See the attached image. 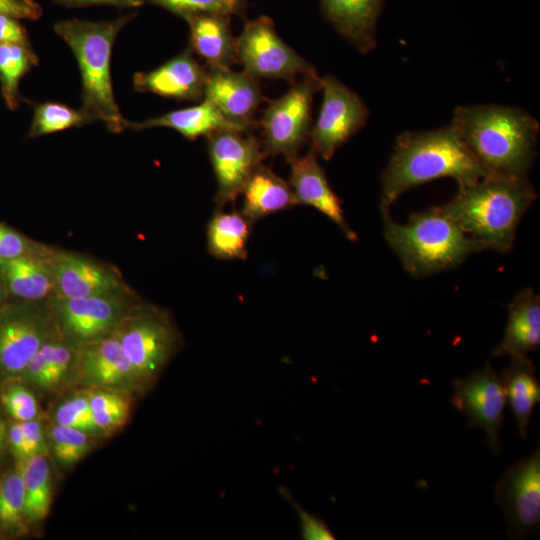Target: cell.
<instances>
[{
    "mask_svg": "<svg viewBox=\"0 0 540 540\" xmlns=\"http://www.w3.org/2000/svg\"><path fill=\"white\" fill-rule=\"evenodd\" d=\"M237 60L255 78L293 83L298 75L319 76L316 70L276 33L271 18L261 15L245 22L236 38Z\"/></svg>",
    "mask_w": 540,
    "mask_h": 540,
    "instance_id": "10",
    "label": "cell"
},
{
    "mask_svg": "<svg viewBox=\"0 0 540 540\" xmlns=\"http://www.w3.org/2000/svg\"><path fill=\"white\" fill-rule=\"evenodd\" d=\"M7 446L10 448V451L17 462L26 459L24 437L21 425L18 421H13L8 424Z\"/></svg>",
    "mask_w": 540,
    "mask_h": 540,
    "instance_id": "43",
    "label": "cell"
},
{
    "mask_svg": "<svg viewBox=\"0 0 540 540\" xmlns=\"http://www.w3.org/2000/svg\"><path fill=\"white\" fill-rule=\"evenodd\" d=\"M136 14L113 20H62L54 31L73 52L82 80V109L95 121H101L112 133L126 129V119L116 103L112 88L110 62L114 42Z\"/></svg>",
    "mask_w": 540,
    "mask_h": 540,
    "instance_id": "4",
    "label": "cell"
},
{
    "mask_svg": "<svg viewBox=\"0 0 540 540\" xmlns=\"http://www.w3.org/2000/svg\"><path fill=\"white\" fill-rule=\"evenodd\" d=\"M317 156L310 148L304 156H297L289 162V185L297 205H308L317 209L334 222L349 240L355 241L357 235L348 225L341 202L331 188Z\"/></svg>",
    "mask_w": 540,
    "mask_h": 540,
    "instance_id": "19",
    "label": "cell"
},
{
    "mask_svg": "<svg viewBox=\"0 0 540 540\" xmlns=\"http://www.w3.org/2000/svg\"><path fill=\"white\" fill-rule=\"evenodd\" d=\"M0 13L37 20L42 15V8L35 0H0Z\"/></svg>",
    "mask_w": 540,
    "mask_h": 540,
    "instance_id": "42",
    "label": "cell"
},
{
    "mask_svg": "<svg viewBox=\"0 0 540 540\" xmlns=\"http://www.w3.org/2000/svg\"><path fill=\"white\" fill-rule=\"evenodd\" d=\"M486 174L451 123L435 130L404 132L383 171L379 207L383 216L389 215L394 202L415 186L450 177L459 187Z\"/></svg>",
    "mask_w": 540,
    "mask_h": 540,
    "instance_id": "1",
    "label": "cell"
},
{
    "mask_svg": "<svg viewBox=\"0 0 540 540\" xmlns=\"http://www.w3.org/2000/svg\"><path fill=\"white\" fill-rule=\"evenodd\" d=\"M495 501L505 517L512 539H523L539 530L540 449L511 465L494 488Z\"/></svg>",
    "mask_w": 540,
    "mask_h": 540,
    "instance_id": "12",
    "label": "cell"
},
{
    "mask_svg": "<svg viewBox=\"0 0 540 540\" xmlns=\"http://www.w3.org/2000/svg\"><path fill=\"white\" fill-rule=\"evenodd\" d=\"M87 396L92 413L130 409L131 393L107 388H82Z\"/></svg>",
    "mask_w": 540,
    "mask_h": 540,
    "instance_id": "37",
    "label": "cell"
},
{
    "mask_svg": "<svg viewBox=\"0 0 540 540\" xmlns=\"http://www.w3.org/2000/svg\"><path fill=\"white\" fill-rule=\"evenodd\" d=\"M540 346V297L532 289L517 293L508 306V321L502 341L492 355L528 358Z\"/></svg>",
    "mask_w": 540,
    "mask_h": 540,
    "instance_id": "21",
    "label": "cell"
},
{
    "mask_svg": "<svg viewBox=\"0 0 540 540\" xmlns=\"http://www.w3.org/2000/svg\"><path fill=\"white\" fill-rule=\"evenodd\" d=\"M93 122L95 120L82 108L75 109L52 101L38 103L34 105L28 137L35 138Z\"/></svg>",
    "mask_w": 540,
    "mask_h": 540,
    "instance_id": "31",
    "label": "cell"
},
{
    "mask_svg": "<svg viewBox=\"0 0 540 540\" xmlns=\"http://www.w3.org/2000/svg\"><path fill=\"white\" fill-rule=\"evenodd\" d=\"M234 1H236L237 3H239L243 7H245V5H246V0H234Z\"/></svg>",
    "mask_w": 540,
    "mask_h": 540,
    "instance_id": "47",
    "label": "cell"
},
{
    "mask_svg": "<svg viewBox=\"0 0 540 540\" xmlns=\"http://www.w3.org/2000/svg\"><path fill=\"white\" fill-rule=\"evenodd\" d=\"M19 20L14 16L0 13V44H30L28 32Z\"/></svg>",
    "mask_w": 540,
    "mask_h": 540,
    "instance_id": "40",
    "label": "cell"
},
{
    "mask_svg": "<svg viewBox=\"0 0 540 540\" xmlns=\"http://www.w3.org/2000/svg\"><path fill=\"white\" fill-rule=\"evenodd\" d=\"M384 218V237L413 277H422L453 268L471 254L485 250L466 234L438 206L414 213L406 223Z\"/></svg>",
    "mask_w": 540,
    "mask_h": 540,
    "instance_id": "5",
    "label": "cell"
},
{
    "mask_svg": "<svg viewBox=\"0 0 540 540\" xmlns=\"http://www.w3.org/2000/svg\"><path fill=\"white\" fill-rule=\"evenodd\" d=\"M54 422L72 427L95 437L100 436L84 389L75 391L62 400L54 411Z\"/></svg>",
    "mask_w": 540,
    "mask_h": 540,
    "instance_id": "34",
    "label": "cell"
},
{
    "mask_svg": "<svg viewBox=\"0 0 540 540\" xmlns=\"http://www.w3.org/2000/svg\"><path fill=\"white\" fill-rule=\"evenodd\" d=\"M28 527L23 481L17 465L0 477V533L19 536Z\"/></svg>",
    "mask_w": 540,
    "mask_h": 540,
    "instance_id": "30",
    "label": "cell"
},
{
    "mask_svg": "<svg viewBox=\"0 0 540 540\" xmlns=\"http://www.w3.org/2000/svg\"><path fill=\"white\" fill-rule=\"evenodd\" d=\"M251 225L242 212L219 209L207 226L208 252L218 259H245Z\"/></svg>",
    "mask_w": 540,
    "mask_h": 540,
    "instance_id": "27",
    "label": "cell"
},
{
    "mask_svg": "<svg viewBox=\"0 0 540 540\" xmlns=\"http://www.w3.org/2000/svg\"><path fill=\"white\" fill-rule=\"evenodd\" d=\"M131 410H116L92 413L93 420L100 435H109L117 432L127 423Z\"/></svg>",
    "mask_w": 540,
    "mask_h": 540,
    "instance_id": "41",
    "label": "cell"
},
{
    "mask_svg": "<svg viewBox=\"0 0 540 540\" xmlns=\"http://www.w3.org/2000/svg\"><path fill=\"white\" fill-rule=\"evenodd\" d=\"M190 30V49L209 67H230L236 63V38L231 31V15L202 13L183 17Z\"/></svg>",
    "mask_w": 540,
    "mask_h": 540,
    "instance_id": "22",
    "label": "cell"
},
{
    "mask_svg": "<svg viewBox=\"0 0 540 540\" xmlns=\"http://www.w3.org/2000/svg\"><path fill=\"white\" fill-rule=\"evenodd\" d=\"M155 127L171 128L190 140H195L200 136H208L211 133L220 130L245 132L225 119L223 115L205 99L195 106L170 111L143 121H126V129L143 130Z\"/></svg>",
    "mask_w": 540,
    "mask_h": 540,
    "instance_id": "24",
    "label": "cell"
},
{
    "mask_svg": "<svg viewBox=\"0 0 540 540\" xmlns=\"http://www.w3.org/2000/svg\"><path fill=\"white\" fill-rule=\"evenodd\" d=\"M206 70L190 48L148 72L133 76L134 89L176 100L197 101L204 97Z\"/></svg>",
    "mask_w": 540,
    "mask_h": 540,
    "instance_id": "18",
    "label": "cell"
},
{
    "mask_svg": "<svg viewBox=\"0 0 540 540\" xmlns=\"http://www.w3.org/2000/svg\"><path fill=\"white\" fill-rule=\"evenodd\" d=\"M180 17L202 13L241 14L243 6L234 0H146Z\"/></svg>",
    "mask_w": 540,
    "mask_h": 540,
    "instance_id": "35",
    "label": "cell"
},
{
    "mask_svg": "<svg viewBox=\"0 0 540 540\" xmlns=\"http://www.w3.org/2000/svg\"><path fill=\"white\" fill-rule=\"evenodd\" d=\"M61 5L79 7L88 5H111L121 8H137L144 3L140 0H53Z\"/></svg>",
    "mask_w": 540,
    "mask_h": 540,
    "instance_id": "44",
    "label": "cell"
},
{
    "mask_svg": "<svg viewBox=\"0 0 540 540\" xmlns=\"http://www.w3.org/2000/svg\"><path fill=\"white\" fill-rule=\"evenodd\" d=\"M48 251L42 255H26L0 261V272L10 299L42 302L55 295L52 275L46 260Z\"/></svg>",
    "mask_w": 540,
    "mask_h": 540,
    "instance_id": "23",
    "label": "cell"
},
{
    "mask_svg": "<svg viewBox=\"0 0 540 540\" xmlns=\"http://www.w3.org/2000/svg\"><path fill=\"white\" fill-rule=\"evenodd\" d=\"M257 78L230 67L206 70L203 99L210 102L229 122L246 131L261 102Z\"/></svg>",
    "mask_w": 540,
    "mask_h": 540,
    "instance_id": "17",
    "label": "cell"
},
{
    "mask_svg": "<svg viewBox=\"0 0 540 540\" xmlns=\"http://www.w3.org/2000/svg\"><path fill=\"white\" fill-rule=\"evenodd\" d=\"M28 526L42 522L49 514L53 492L50 463L46 454H39L18 462Z\"/></svg>",
    "mask_w": 540,
    "mask_h": 540,
    "instance_id": "28",
    "label": "cell"
},
{
    "mask_svg": "<svg viewBox=\"0 0 540 540\" xmlns=\"http://www.w3.org/2000/svg\"><path fill=\"white\" fill-rule=\"evenodd\" d=\"M10 300L9 293L4 281V278L0 272V309Z\"/></svg>",
    "mask_w": 540,
    "mask_h": 540,
    "instance_id": "45",
    "label": "cell"
},
{
    "mask_svg": "<svg viewBox=\"0 0 540 540\" xmlns=\"http://www.w3.org/2000/svg\"><path fill=\"white\" fill-rule=\"evenodd\" d=\"M537 194L528 177L488 173L458 187L457 194L438 206L485 250L509 252L520 220Z\"/></svg>",
    "mask_w": 540,
    "mask_h": 540,
    "instance_id": "2",
    "label": "cell"
},
{
    "mask_svg": "<svg viewBox=\"0 0 540 540\" xmlns=\"http://www.w3.org/2000/svg\"><path fill=\"white\" fill-rule=\"evenodd\" d=\"M244 133L220 130L207 136L209 157L217 181L215 202L218 209L242 193L265 156L262 144Z\"/></svg>",
    "mask_w": 540,
    "mask_h": 540,
    "instance_id": "14",
    "label": "cell"
},
{
    "mask_svg": "<svg viewBox=\"0 0 540 540\" xmlns=\"http://www.w3.org/2000/svg\"><path fill=\"white\" fill-rule=\"evenodd\" d=\"M46 260L54 284V296L83 298L129 288L113 265L84 254L50 246Z\"/></svg>",
    "mask_w": 540,
    "mask_h": 540,
    "instance_id": "15",
    "label": "cell"
},
{
    "mask_svg": "<svg viewBox=\"0 0 540 540\" xmlns=\"http://www.w3.org/2000/svg\"><path fill=\"white\" fill-rule=\"evenodd\" d=\"M450 123L488 173L527 177L539 133L530 113L492 104L459 106Z\"/></svg>",
    "mask_w": 540,
    "mask_h": 540,
    "instance_id": "3",
    "label": "cell"
},
{
    "mask_svg": "<svg viewBox=\"0 0 540 540\" xmlns=\"http://www.w3.org/2000/svg\"><path fill=\"white\" fill-rule=\"evenodd\" d=\"M1 384L0 401L13 421L38 418L40 407L32 387L19 378L8 379Z\"/></svg>",
    "mask_w": 540,
    "mask_h": 540,
    "instance_id": "33",
    "label": "cell"
},
{
    "mask_svg": "<svg viewBox=\"0 0 540 540\" xmlns=\"http://www.w3.org/2000/svg\"><path fill=\"white\" fill-rule=\"evenodd\" d=\"M37 64L38 57L30 44H0V87L8 109L16 110L19 107L20 82Z\"/></svg>",
    "mask_w": 540,
    "mask_h": 540,
    "instance_id": "29",
    "label": "cell"
},
{
    "mask_svg": "<svg viewBox=\"0 0 540 540\" xmlns=\"http://www.w3.org/2000/svg\"><path fill=\"white\" fill-rule=\"evenodd\" d=\"M529 358L512 359L500 377L506 400L515 417L520 436L527 438L533 408L540 401V383Z\"/></svg>",
    "mask_w": 540,
    "mask_h": 540,
    "instance_id": "26",
    "label": "cell"
},
{
    "mask_svg": "<svg viewBox=\"0 0 540 540\" xmlns=\"http://www.w3.org/2000/svg\"><path fill=\"white\" fill-rule=\"evenodd\" d=\"M385 0H319L333 28L360 53L376 47V27Z\"/></svg>",
    "mask_w": 540,
    "mask_h": 540,
    "instance_id": "20",
    "label": "cell"
},
{
    "mask_svg": "<svg viewBox=\"0 0 540 540\" xmlns=\"http://www.w3.org/2000/svg\"><path fill=\"white\" fill-rule=\"evenodd\" d=\"M7 428L8 423L0 417V453L7 445Z\"/></svg>",
    "mask_w": 540,
    "mask_h": 540,
    "instance_id": "46",
    "label": "cell"
},
{
    "mask_svg": "<svg viewBox=\"0 0 540 540\" xmlns=\"http://www.w3.org/2000/svg\"><path fill=\"white\" fill-rule=\"evenodd\" d=\"M242 214L252 223L269 214L297 205L286 181L262 164L253 172L242 193Z\"/></svg>",
    "mask_w": 540,
    "mask_h": 540,
    "instance_id": "25",
    "label": "cell"
},
{
    "mask_svg": "<svg viewBox=\"0 0 540 540\" xmlns=\"http://www.w3.org/2000/svg\"><path fill=\"white\" fill-rule=\"evenodd\" d=\"M55 460L68 467L81 461L92 449L95 436L81 430L51 423L47 430Z\"/></svg>",
    "mask_w": 540,
    "mask_h": 540,
    "instance_id": "32",
    "label": "cell"
},
{
    "mask_svg": "<svg viewBox=\"0 0 540 540\" xmlns=\"http://www.w3.org/2000/svg\"><path fill=\"white\" fill-rule=\"evenodd\" d=\"M301 523V534L306 540H334L335 535L329 529L327 524L320 518L297 508Z\"/></svg>",
    "mask_w": 540,
    "mask_h": 540,
    "instance_id": "39",
    "label": "cell"
},
{
    "mask_svg": "<svg viewBox=\"0 0 540 540\" xmlns=\"http://www.w3.org/2000/svg\"><path fill=\"white\" fill-rule=\"evenodd\" d=\"M56 329L46 301L10 299L0 309V382L18 378Z\"/></svg>",
    "mask_w": 540,
    "mask_h": 540,
    "instance_id": "8",
    "label": "cell"
},
{
    "mask_svg": "<svg viewBox=\"0 0 540 540\" xmlns=\"http://www.w3.org/2000/svg\"><path fill=\"white\" fill-rule=\"evenodd\" d=\"M114 335L144 393L156 383L180 345V334L170 315L141 299L122 320Z\"/></svg>",
    "mask_w": 540,
    "mask_h": 540,
    "instance_id": "6",
    "label": "cell"
},
{
    "mask_svg": "<svg viewBox=\"0 0 540 540\" xmlns=\"http://www.w3.org/2000/svg\"><path fill=\"white\" fill-rule=\"evenodd\" d=\"M320 80L319 76H303L270 102L260 121L265 156L283 155L288 162L298 156L309 139L313 97L320 90Z\"/></svg>",
    "mask_w": 540,
    "mask_h": 540,
    "instance_id": "9",
    "label": "cell"
},
{
    "mask_svg": "<svg viewBox=\"0 0 540 540\" xmlns=\"http://www.w3.org/2000/svg\"><path fill=\"white\" fill-rule=\"evenodd\" d=\"M21 425L26 459L39 454H46L49 448L48 434L38 418L19 422Z\"/></svg>",
    "mask_w": 540,
    "mask_h": 540,
    "instance_id": "38",
    "label": "cell"
},
{
    "mask_svg": "<svg viewBox=\"0 0 540 540\" xmlns=\"http://www.w3.org/2000/svg\"><path fill=\"white\" fill-rule=\"evenodd\" d=\"M140 1L143 2V3H146V0H140Z\"/></svg>",
    "mask_w": 540,
    "mask_h": 540,
    "instance_id": "48",
    "label": "cell"
},
{
    "mask_svg": "<svg viewBox=\"0 0 540 540\" xmlns=\"http://www.w3.org/2000/svg\"><path fill=\"white\" fill-rule=\"evenodd\" d=\"M75 386L144 394L114 333L78 347Z\"/></svg>",
    "mask_w": 540,
    "mask_h": 540,
    "instance_id": "16",
    "label": "cell"
},
{
    "mask_svg": "<svg viewBox=\"0 0 540 540\" xmlns=\"http://www.w3.org/2000/svg\"><path fill=\"white\" fill-rule=\"evenodd\" d=\"M49 247L0 222V261L26 255H42Z\"/></svg>",
    "mask_w": 540,
    "mask_h": 540,
    "instance_id": "36",
    "label": "cell"
},
{
    "mask_svg": "<svg viewBox=\"0 0 540 540\" xmlns=\"http://www.w3.org/2000/svg\"><path fill=\"white\" fill-rule=\"evenodd\" d=\"M320 90L322 104L310 130V148L324 160H329L366 124L369 111L354 91L333 76L321 78Z\"/></svg>",
    "mask_w": 540,
    "mask_h": 540,
    "instance_id": "11",
    "label": "cell"
},
{
    "mask_svg": "<svg viewBox=\"0 0 540 540\" xmlns=\"http://www.w3.org/2000/svg\"><path fill=\"white\" fill-rule=\"evenodd\" d=\"M139 300L129 287L83 298L52 296L46 302L60 334L80 347L113 334Z\"/></svg>",
    "mask_w": 540,
    "mask_h": 540,
    "instance_id": "7",
    "label": "cell"
},
{
    "mask_svg": "<svg viewBox=\"0 0 540 540\" xmlns=\"http://www.w3.org/2000/svg\"><path fill=\"white\" fill-rule=\"evenodd\" d=\"M451 402L467 417L468 428H482L486 444L494 455L501 453L499 429L502 425L506 395L500 377L490 362L463 379L453 380Z\"/></svg>",
    "mask_w": 540,
    "mask_h": 540,
    "instance_id": "13",
    "label": "cell"
}]
</instances>
